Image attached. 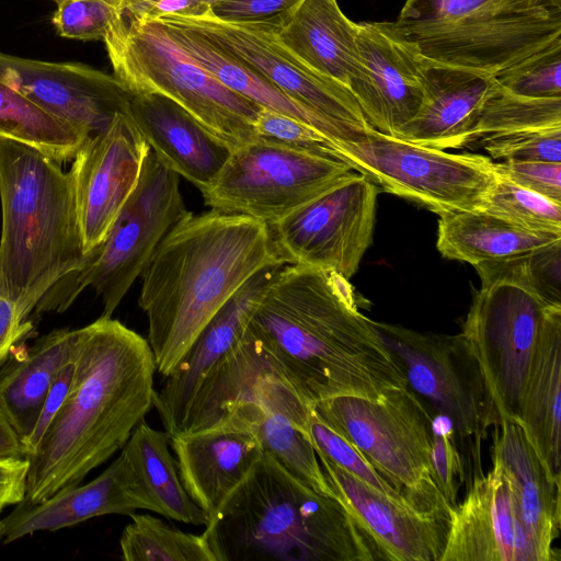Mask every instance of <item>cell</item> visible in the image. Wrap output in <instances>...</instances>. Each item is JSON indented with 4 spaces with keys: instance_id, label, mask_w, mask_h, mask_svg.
<instances>
[{
    "instance_id": "obj_16",
    "label": "cell",
    "mask_w": 561,
    "mask_h": 561,
    "mask_svg": "<svg viewBox=\"0 0 561 561\" xmlns=\"http://www.w3.org/2000/svg\"><path fill=\"white\" fill-rule=\"evenodd\" d=\"M149 149L126 112L77 151L69 173L85 253L105 240L139 180Z\"/></svg>"
},
{
    "instance_id": "obj_41",
    "label": "cell",
    "mask_w": 561,
    "mask_h": 561,
    "mask_svg": "<svg viewBox=\"0 0 561 561\" xmlns=\"http://www.w3.org/2000/svg\"><path fill=\"white\" fill-rule=\"evenodd\" d=\"M121 0H60L51 18L65 38L103 41Z\"/></svg>"
},
{
    "instance_id": "obj_10",
    "label": "cell",
    "mask_w": 561,
    "mask_h": 561,
    "mask_svg": "<svg viewBox=\"0 0 561 561\" xmlns=\"http://www.w3.org/2000/svg\"><path fill=\"white\" fill-rule=\"evenodd\" d=\"M317 414L352 444L419 508L450 516L433 477V415L409 387L376 399L339 396L313 405Z\"/></svg>"
},
{
    "instance_id": "obj_39",
    "label": "cell",
    "mask_w": 561,
    "mask_h": 561,
    "mask_svg": "<svg viewBox=\"0 0 561 561\" xmlns=\"http://www.w3.org/2000/svg\"><path fill=\"white\" fill-rule=\"evenodd\" d=\"M479 139L494 160L561 163V127L493 134Z\"/></svg>"
},
{
    "instance_id": "obj_42",
    "label": "cell",
    "mask_w": 561,
    "mask_h": 561,
    "mask_svg": "<svg viewBox=\"0 0 561 561\" xmlns=\"http://www.w3.org/2000/svg\"><path fill=\"white\" fill-rule=\"evenodd\" d=\"M254 130L257 139L298 151L341 160L333 141L324 135L305 123L267 108L261 107L254 124Z\"/></svg>"
},
{
    "instance_id": "obj_26",
    "label": "cell",
    "mask_w": 561,
    "mask_h": 561,
    "mask_svg": "<svg viewBox=\"0 0 561 561\" xmlns=\"http://www.w3.org/2000/svg\"><path fill=\"white\" fill-rule=\"evenodd\" d=\"M492 437V458L513 480L524 524L541 560H559L553 545L560 534L561 480L549 473L517 421H500L493 426Z\"/></svg>"
},
{
    "instance_id": "obj_18",
    "label": "cell",
    "mask_w": 561,
    "mask_h": 561,
    "mask_svg": "<svg viewBox=\"0 0 561 561\" xmlns=\"http://www.w3.org/2000/svg\"><path fill=\"white\" fill-rule=\"evenodd\" d=\"M170 444L181 481L207 522L264 454L244 398L217 423L173 435Z\"/></svg>"
},
{
    "instance_id": "obj_45",
    "label": "cell",
    "mask_w": 561,
    "mask_h": 561,
    "mask_svg": "<svg viewBox=\"0 0 561 561\" xmlns=\"http://www.w3.org/2000/svg\"><path fill=\"white\" fill-rule=\"evenodd\" d=\"M528 278L548 302L561 305V239L525 254Z\"/></svg>"
},
{
    "instance_id": "obj_32",
    "label": "cell",
    "mask_w": 561,
    "mask_h": 561,
    "mask_svg": "<svg viewBox=\"0 0 561 561\" xmlns=\"http://www.w3.org/2000/svg\"><path fill=\"white\" fill-rule=\"evenodd\" d=\"M77 335L78 329L51 331L1 367L0 410L22 443L35 426L55 376L72 358Z\"/></svg>"
},
{
    "instance_id": "obj_3",
    "label": "cell",
    "mask_w": 561,
    "mask_h": 561,
    "mask_svg": "<svg viewBox=\"0 0 561 561\" xmlns=\"http://www.w3.org/2000/svg\"><path fill=\"white\" fill-rule=\"evenodd\" d=\"M286 264L268 225L209 209L190 213L163 237L141 273L138 305L164 378L225 302L256 272Z\"/></svg>"
},
{
    "instance_id": "obj_38",
    "label": "cell",
    "mask_w": 561,
    "mask_h": 561,
    "mask_svg": "<svg viewBox=\"0 0 561 561\" xmlns=\"http://www.w3.org/2000/svg\"><path fill=\"white\" fill-rule=\"evenodd\" d=\"M308 431L316 453L323 455L353 477L390 500L419 508L375 470L352 444L331 428L317 414L313 407L309 415Z\"/></svg>"
},
{
    "instance_id": "obj_27",
    "label": "cell",
    "mask_w": 561,
    "mask_h": 561,
    "mask_svg": "<svg viewBox=\"0 0 561 561\" xmlns=\"http://www.w3.org/2000/svg\"><path fill=\"white\" fill-rule=\"evenodd\" d=\"M494 83V77L424 65L423 103L397 138L443 150L467 146L476 115Z\"/></svg>"
},
{
    "instance_id": "obj_48",
    "label": "cell",
    "mask_w": 561,
    "mask_h": 561,
    "mask_svg": "<svg viewBox=\"0 0 561 561\" xmlns=\"http://www.w3.org/2000/svg\"><path fill=\"white\" fill-rule=\"evenodd\" d=\"M300 0H213L210 13L226 21H251L274 16Z\"/></svg>"
},
{
    "instance_id": "obj_21",
    "label": "cell",
    "mask_w": 561,
    "mask_h": 561,
    "mask_svg": "<svg viewBox=\"0 0 561 561\" xmlns=\"http://www.w3.org/2000/svg\"><path fill=\"white\" fill-rule=\"evenodd\" d=\"M280 266H266L252 275L207 322L156 390L153 408L171 436L182 432L202 385L242 340L252 312Z\"/></svg>"
},
{
    "instance_id": "obj_37",
    "label": "cell",
    "mask_w": 561,
    "mask_h": 561,
    "mask_svg": "<svg viewBox=\"0 0 561 561\" xmlns=\"http://www.w3.org/2000/svg\"><path fill=\"white\" fill-rule=\"evenodd\" d=\"M483 209L526 230L561 234V204L501 176Z\"/></svg>"
},
{
    "instance_id": "obj_15",
    "label": "cell",
    "mask_w": 561,
    "mask_h": 561,
    "mask_svg": "<svg viewBox=\"0 0 561 561\" xmlns=\"http://www.w3.org/2000/svg\"><path fill=\"white\" fill-rule=\"evenodd\" d=\"M379 191L367 176L354 171L268 225L284 262L331 270L350 280L373 241Z\"/></svg>"
},
{
    "instance_id": "obj_11",
    "label": "cell",
    "mask_w": 561,
    "mask_h": 561,
    "mask_svg": "<svg viewBox=\"0 0 561 561\" xmlns=\"http://www.w3.org/2000/svg\"><path fill=\"white\" fill-rule=\"evenodd\" d=\"M408 386L444 416L461 457L467 490L483 473L481 449L500 422L479 365L461 334L423 333L373 321Z\"/></svg>"
},
{
    "instance_id": "obj_43",
    "label": "cell",
    "mask_w": 561,
    "mask_h": 561,
    "mask_svg": "<svg viewBox=\"0 0 561 561\" xmlns=\"http://www.w3.org/2000/svg\"><path fill=\"white\" fill-rule=\"evenodd\" d=\"M431 463L434 481L447 504L454 508L459 488L465 484L461 457L449 422L435 414L432 421Z\"/></svg>"
},
{
    "instance_id": "obj_44",
    "label": "cell",
    "mask_w": 561,
    "mask_h": 561,
    "mask_svg": "<svg viewBox=\"0 0 561 561\" xmlns=\"http://www.w3.org/2000/svg\"><path fill=\"white\" fill-rule=\"evenodd\" d=\"M499 176L561 204V163L554 162H495Z\"/></svg>"
},
{
    "instance_id": "obj_33",
    "label": "cell",
    "mask_w": 561,
    "mask_h": 561,
    "mask_svg": "<svg viewBox=\"0 0 561 561\" xmlns=\"http://www.w3.org/2000/svg\"><path fill=\"white\" fill-rule=\"evenodd\" d=\"M561 239V234L534 232L484 209L439 214L438 252L446 259L473 266L529 253Z\"/></svg>"
},
{
    "instance_id": "obj_2",
    "label": "cell",
    "mask_w": 561,
    "mask_h": 561,
    "mask_svg": "<svg viewBox=\"0 0 561 561\" xmlns=\"http://www.w3.org/2000/svg\"><path fill=\"white\" fill-rule=\"evenodd\" d=\"M71 388L27 458L24 500L41 502L82 482L128 440L153 407L148 340L112 317L78 329Z\"/></svg>"
},
{
    "instance_id": "obj_31",
    "label": "cell",
    "mask_w": 561,
    "mask_h": 561,
    "mask_svg": "<svg viewBox=\"0 0 561 561\" xmlns=\"http://www.w3.org/2000/svg\"><path fill=\"white\" fill-rule=\"evenodd\" d=\"M169 432L140 421L121 449L142 508L192 525H206L207 517L186 492L171 455Z\"/></svg>"
},
{
    "instance_id": "obj_14",
    "label": "cell",
    "mask_w": 561,
    "mask_h": 561,
    "mask_svg": "<svg viewBox=\"0 0 561 561\" xmlns=\"http://www.w3.org/2000/svg\"><path fill=\"white\" fill-rule=\"evenodd\" d=\"M154 21L201 34L265 77L293 100L332 122L362 133L371 128L344 84L314 71L279 41L272 16L226 21L208 10L199 15L171 14Z\"/></svg>"
},
{
    "instance_id": "obj_20",
    "label": "cell",
    "mask_w": 561,
    "mask_h": 561,
    "mask_svg": "<svg viewBox=\"0 0 561 561\" xmlns=\"http://www.w3.org/2000/svg\"><path fill=\"white\" fill-rule=\"evenodd\" d=\"M357 61L348 90L368 125L397 137L424 100V65L388 22L357 23Z\"/></svg>"
},
{
    "instance_id": "obj_22",
    "label": "cell",
    "mask_w": 561,
    "mask_h": 561,
    "mask_svg": "<svg viewBox=\"0 0 561 561\" xmlns=\"http://www.w3.org/2000/svg\"><path fill=\"white\" fill-rule=\"evenodd\" d=\"M321 467L382 560L440 561L450 517L405 505L375 491L318 454Z\"/></svg>"
},
{
    "instance_id": "obj_52",
    "label": "cell",
    "mask_w": 561,
    "mask_h": 561,
    "mask_svg": "<svg viewBox=\"0 0 561 561\" xmlns=\"http://www.w3.org/2000/svg\"><path fill=\"white\" fill-rule=\"evenodd\" d=\"M1 511H0V515H1ZM3 535H4V526H3V522H2V518H0V539L3 538Z\"/></svg>"
},
{
    "instance_id": "obj_9",
    "label": "cell",
    "mask_w": 561,
    "mask_h": 561,
    "mask_svg": "<svg viewBox=\"0 0 561 561\" xmlns=\"http://www.w3.org/2000/svg\"><path fill=\"white\" fill-rule=\"evenodd\" d=\"M190 213L179 175L149 149L139 180L103 243L88 253L80 270L57 282L35 310L62 312L90 286L102 299V316L112 317L163 237Z\"/></svg>"
},
{
    "instance_id": "obj_36",
    "label": "cell",
    "mask_w": 561,
    "mask_h": 561,
    "mask_svg": "<svg viewBox=\"0 0 561 561\" xmlns=\"http://www.w3.org/2000/svg\"><path fill=\"white\" fill-rule=\"evenodd\" d=\"M552 127H561V98L516 95L495 80L476 115L468 144L486 135Z\"/></svg>"
},
{
    "instance_id": "obj_24",
    "label": "cell",
    "mask_w": 561,
    "mask_h": 561,
    "mask_svg": "<svg viewBox=\"0 0 561 561\" xmlns=\"http://www.w3.org/2000/svg\"><path fill=\"white\" fill-rule=\"evenodd\" d=\"M129 112L156 157L201 192L211 183L231 153L226 145L165 96L131 95Z\"/></svg>"
},
{
    "instance_id": "obj_30",
    "label": "cell",
    "mask_w": 561,
    "mask_h": 561,
    "mask_svg": "<svg viewBox=\"0 0 561 561\" xmlns=\"http://www.w3.org/2000/svg\"><path fill=\"white\" fill-rule=\"evenodd\" d=\"M561 306L547 313L523 396L518 423L549 473L561 480Z\"/></svg>"
},
{
    "instance_id": "obj_25",
    "label": "cell",
    "mask_w": 561,
    "mask_h": 561,
    "mask_svg": "<svg viewBox=\"0 0 561 561\" xmlns=\"http://www.w3.org/2000/svg\"><path fill=\"white\" fill-rule=\"evenodd\" d=\"M144 510L128 463L119 456L95 479L61 490L41 502L22 500L2 518L3 542L9 543L41 530H57L108 515H130Z\"/></svg>"
},
{
    "instance_id": "obj_7",
    "label": "cell",
    "mask_w": 561,
    "mask_h": 561,
    "mask_svg": "<svg viewBox=\"0 0 561 561\" xmlns=\"http://www.w3.org/2000/svg\"><path fill=\"white\" fill-rule=\"evenodd\" d=\"M116 80L130 93H156L185 110L231 151L256 138L259 105L190 58L154 21L117 9L103 39Z\"/></svg>"
},
{
    "instance_id": "obj_12",
    "label": "cell",
    "mask_w": 561,
    "mask_h": 561,
    "mask_svg": "<svg viewBox=\"0 0 561 561\" xmlns=\"http://www.w3.org/2000/svg\"><path fill=\"white\" fill-rule=\"evenodd\" d=\"M342 161L382 191L419 203L437 215L483 209L499 180L495 162L476 153H451L369 128L354 140L333 141Z\"/></svg>"
},
{
    "instance_id": "obj_6",
    "label": "cell",
    "mask_w": 561,
    "mask_h": 561,
    "mask_svg": "<svg viewBox=\"0 0 561 561\" xmlns=\"http://www.w3.org/2000/svg\"><path fill=\"white\" fill-rule=\"evenodd\" d=\"M388 23L425 66L490 77L561 47V0H405Z\"/></svg>"
},
{
    "instance_id": "obj_17",
    "label": "cell",
    "mask_w": 561,
    "mask_h": 561,
    "mask_svg": "<svg viewBox=\"0 0 561 561\" xmlns=\"http://www.w3.org/2000/svg\"><path fill=\"white\" fill-rule=\"evenodd\" d=\"M0 80L87 138L130 107V93L114 76L81 62L43 61L0 51Z\"/></svg>"
},
{
    "instance_id": "obj_40",
    "label": "cell",
    "mask_w": 561,
    "mask_h": 561,
    "mask_svg": "<svg viewBox=\"0 0 561 561\" xmlns=\"http://www.w3.org/2000/svg\"><path fill=\"white\" fill-rule=\"evenodd\" d=\"M561 47L534 56L494 78L513 94L545 99L561 98Z\"/></svg>"
},
{
    "instance_id": "obj_29",
    "label": "cell",
    "mask_w": 561,
    "mask_h": 561,
    "mask_svg": "<svg viewBox=\"0 0 561 561\" xmlns=\"http://www.w3.org/2000/svg\"><path fill=\"white\" fill-rule=\"evenodd\" d=\"M157 22L197 65L228 89L270 111L314 128L332 141L354 140L364 133L332 122L296 102L265 77L225 53L201 34L168 22Z\"/></svg>"
},
{
    "instance_id": "obj_23",
    "label": "cell",
    "mask_w": 561,
    "mask_h": 561,
    "mask_svg": "<svg viewBox=\"0 0 561 561\" xmlns=\"http://www.w3.org/2000/svg\"><path fill=\"white\" fill-rule=\"evenodd\" d=\"M241 398L252 403L254 427L264 453L313 491L340 499L310 439L312 407L271 371L255 376L236 400Z\"/></svg>"
},
{
    "instance_id": "obj_19",
    "label": "cell",
    "mask_w": 561,
    "mask_h": 561,
    "mask_svg": "<svg viewBox=\"0 0 561 561\" xmlns=\"http://www.w3.org/2000/svg\"><path fill=\"white\" fill-rule=\"evenodd\" d=\"M492 463L451 510L440 561H542L512 478L497 460Z\"/></svg>"
},
{
    "instance_id": "obj_49",
    "label": "cell",
    "mask_w": 561,
    "mask_h": 561,
    "mask_svg": "<svg viewBox=\"0 0 561 561\" xmlns=\"http://www.w3.org/2000/svg\"><path fill=\"white\" fill-rule=\"evenodd\" d=\"M15 304L0 293V369L19 339L28 330Z\"/></svg>"
},
{
    "instance_id": "obj_4",
    "label": "cell",
    "mask_w": 561,
    "mask_h": 561,
    "mask_svg": "<svg viewBox=\"0 0 561 561\" xmlns=\"http://www.w3.org/2000/svg\"><path fill=\"white\" fill-rule=\"evenodd\" d=\"M216 561H374L380 552L346 504L264 453L205 525Z\"/></svg>"
},
{
    "instance_id": "obj_51",
    "label": "cell",
    "mask_w": 561,
    "mask_h": 561,
    "mask_svg": "<svg viewBox=\"0 0 561 561\" xmlns=\"http://www.w3.org/2000/svg\"><path fill=\"white\" fill-rule=\"evenodd\" d=\"M27 459L22 439L0 410V460Z\"/></svg>"
},
{
    "instance_id": "obj_8",
    "label": "cell",
    "mask_w": 561,
    "mask_h": 561,
    "mask_svg": "<svg viewBox=\"0 0 561 561\" xmlns=\"http://www.w3.org/2000/svg\"><path fill=\"white\" fill-rule=\"evenodd\" d=\"M480 276L461 336L474 356L500 421H518L545 318L554 306L531 285L525 254L474 266Z\"/></svg>"
},
{
    "instance_id": "obj_5",
    "label": "cell",
    "mask_w": 561,
    "mask_h": 561,
    "mask_svg": "<svg viewBox=\"0 0 561 561\" xmlns=\"http://www.w3.org/2000/svg\"><path fill=\"white\" fill-rule=\"evenodd\" d=\"M0 293L26 321L88 259L70 173L34 148L0 139Z\"/></svg>"
},
{
    "instance_id": "obj_47",
    "label": "cell",
    "mask_w": 561,
    "mask_h": 561,
    "mask_svg": "<svg viewBox=\"0 0 561 561\" xmlns=\"http://www.w3.org/2000/svg\"><path fill=\"white\" fill-rule=\"evenodd\" d=\"M213 0H121L118 9L139 23L164 15H199L210 9Z\"/></svg>"
},
{
    "instance_id": "obj_1",
    "label": "cell",
    "mask_w": 561,
    "mask_h": 561,
    "mask_svg": "<svg viewBox=\"0 0 561 561\" xmlns=\"http://www.w3.org/2000/svg\"><path fill=\"white\" fill-rule=\"evenodd\" d=\"M263 371L307 403L339 396L376 399L408 386L373 320L357 308L350 280L331 270L284 264L221 366L242 386Z\"/></svg>"
},
{
    "instance_id": "obj_35",
    "label": "cell",
    "mask_w": 561,
    "mask_h": 561,
    "mask_svg": "<svg viewBox=\"0 0 561 561\" xmlns=\"http://www.w3.org/2000/svg\"><path fill=\"white\" fill-rule=\"evenodd\" d=\"M119 538L125 561H216L204 535L183 531L150 514H130Z\"/></svg>"
},
{
    "instance_id": "obj_13",
    "label": "cell",
    "mask_w": 561,
    "mask_h": 561,
    "mask_svg": "<svg viewBox=\"0 0 561 561\" xmlns=\"http://www.w3.org/2000/svg\"><path fill=\"white\" fill-rule=\"evenodd\" d=\"M354 171L345 161L256 138L231 151L201 193L210 209L273 225Z\"/></svg>"
},
{
    "instance_id": "obj_46",
    "label": "cell",
    "mask_w": 561,
    "mask_h": 561,
    "mask_svg": "<svg viewBox=\"0 0 561 561\" xmlns=\"http://www.w3.org/2000/svg\"><path fill=\"white\" fill-rule=\"evenodd\" d=\"M76 363L72 358L67 362L55 376V379L45 397L39 415L31 434L24 439L27 458L35 451L42 437L61 408L73 381Z\"/></svg>"
},
{
    "instance_id": "obj_34",
    "label": "cell",
    "mask_w": 561,
    "mask_h": 561,
    "mask_svg": "<svg viewBox=\"0 0 561 561\" xmlns=\"http://www.w3.org/2000/svg\"><path fill=\"white\" fill-rule=\"evenodd\" d=\"M0 139L26 145L60 163L73 159L87 137L0 80Z\"/></svg>"
},
{
    "instance_id": "obj_28",
    "label": "cell",
    "mask_w": 561,
    "mask_h": 561,
    "mask_svg": "<svg viewBox=\"0 0 561 561\" xmlns=\"http://www.w3.org/2000/svg\"><path fill=\"white\" fill-rule=\"evenodd\" d=\"M279 41L314 71L348 89L357 61V23L336 0H300L272 16Z\"/></svg>"
},
{
    "instance_id": "obj_53",
    "label": "cell",
    "mask_w": 561,
    "mask_h": 561,
    "mask_svg": "<svg viewBox=\"0 0 561 561\" xmlns=\"http://www.w3.org/2000/svg\"><path fill=\"white\" fill-rule=\"evenodd\" d=\"M56 2L60 1V0H55Z\"/></svg>"
},
{
    "instance_id": "obj_50",
    "label": "cell",
    "mask_w": 561,
    "mask_h": 561,
    "mask_svg": "<svg viewBox=\"0 0 561 561\" xmlns=\"http://www.w3.org/2000/svg\"><path fill=\"white\" fill-rule=\"evenodd\" d=\"M27 459L0 460V511L24 500Z\"/></svg>"
}]
</instances>
